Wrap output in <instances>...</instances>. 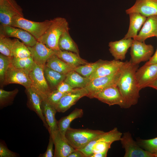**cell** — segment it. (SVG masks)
<instances>
[{"instance_id": "1", "label": "cell", "mask_w": 157, "mask_h": 157, "mask_svg": "<svg viewBox=\"0 0 157 157\" xmlns=\"http://www.w3.org/2000/svg\"><path fill=\"white\" fill-rule=\"evenodd\" d=\"M138 65L126 61L123 67L117 86L124 99V108H128L137 104L140 90L138 86L135 76Z\"/></svg>"}, {"instance_id": "2", "label": "cell", "mask_w": 157, "mask_h": 157, "mask_svg": "<svg viewBox=\"0 0 157 157\" xmlns=\"http://www.w3.org/2000/svg\"><path fill=\"white\" fill-rule=\"evenodd\" d=\"M122 135V133L118 130L117 128H114L108 132H104L79 150L83 152L86 157H89L94 153L108 150L112 143L120 140Z\"/></svg>"}, {"instance_id": "3", "label": "cell", "mask_w": 157, "mask_h": 157, "mask_svg": "<svg viewBox=\"0 0 157 157\" xmlns=\"http://www.w3.org/2000/svg\"><path fill=\"white\" fill-rule=\"evenodd\" d=\"M69 29L68 23L65 18H55L52 19L49 27L37 41L54 51L58 50V42L60 36L64 31Z\"/></svg>"}, {"instance_id": "4", "label": "cell", "mask_w": 157, "mask_h": 157, "mask_svg": "<svg viewBox=\"0 0 157 157\" xmlns=\"http://www.w3.org/2000/svg\"><path fill=\"white\" fill-rule=\"evenodd\" d=\"M104 132L88 128L76 129L69 127L65 136L69 143L75 150H80Z\"/></svg>"}, {"instance_id": "5", "label": "cell", "mask_w": 157, "mask_h": 157, "mask_svg": "<svg viewBox=\"0 0 157 157\" xmlns=\"http://www.w3.org/2000/svg\"><path fill=\"white\" fill-rule=\"evenodd\" d=\"M51 23L52 19L37 22L27 19L23 17L17 16L13 19L11 26L26 31L38 40L45 33Z\"/></svg>"}, {"instance_id": "6", "label": "cell", "mask_w": 157, "mask_h": 157, "mask_svg": "<svg viewBox=\"0 0 157 157\" xmlns=\"http://www.w3.org/2000/svg\"><path fill=\"white\" fill-rule=\"evenodd\" d=\"M29 75L33 87L45 101L52 91L50 88L44 75L43 68L35 62Z\"/></svg>"}, {"instance_id": "7", "label": "cell", "mask_w": 157, "mask_h": 157, "mask_svg": "<svg viewBox=\"0 0 157 157\" xmlns=\"http://www.w3.org/2000/svg\"><path fill=\"white\" fill-rule=\"evenodd\" d=\"M24 17L23 9L15 0H0V24L11 26L14 17Z\"/></svg>"}, {"instance_id": "8", "label": "cell", "mask_w": 157, "mask_h": 157, "mask_svg": "<svg viewBox=\"0 0 157 157\" xmlns=\"http://www.w3.org/2000/svg\"><path fill=\"white\" fill-rule=\"evenodd\" d=\"M122 68L116 73L90 80L85 88L88 92L87 97L91 98L92 95L95 92L110 86H117Z\"/></svg>"}, {"instance_id": "9", "label": "cell", "mask_w": 157, "mask_h": 157, "mask_svg": "<svg viewBox=\"0 0 157 157\" xmlns=\"http://www.w3.org/2000/svg\"><path fill=\"white\" fill-rule=\"evenodd\" d=\"M95 98L109 106L117 105L124 108V99L117 85L106 88L95 93L91 98Z\"/></svg>"}, {"instance_id": "10", "label": "cell", "mask_w": 157, "mask_h": 157, "mask_svg": "<svg viewBox=\"0 0 157 157\" xmlns=\"http://www.w3.org/2000/svg\"><path fill=\"white\" fill-rule=\"evenodd\" d=\"M130 48V60L132 63L137 65L141 62L149 60L152 57L154 50L152 45L146 44L144 42L133 39Z\"/></svg>"}, {"instance_id": "11", "label": "cell", "mask_w": 157, "mask_h": 157, "mask_svg": "<svg viewBox=\"0 0 157 157\" xmlns=\"http://www.w3.org/2000/svg\"><path fill=\"white\" fill-rule=\"evenodd\" d=\"M120 141L125 150L124 157H155L154 154L142 148L133 140L129 132L123 133Z\"/></svg>"}, {"instance_id": "12", "label": "cell", "mask_w": 157, "mask_h": 157, "mask_svg": "<svg viewBox=\"0 0 157 157\" xmlns=\"http://www.w3.org/2000/svg\"><path fill=\"white\" fill-rule=\"evenodd\" d=\"M88 92L85 88H76L65 93L56 106L57 112L64 113L68 110L81 98L87 96Z\"/></svg>"}, {"instance_id": "13", "label": "cell", "mask_w": 157, "mask_h": 157, "mask_svg": "<svg viewBox=\"0 0 157 157\" xmlns=\"http://www.w3.org/2000/svg\"><path fill=\"white\" fill-rule=\"evenodd\" d=\"M0 35L19 39L27 46H34L37 40L26 31L11 26L0 24Z\"/></svg>"}, {"instance_id": "14", "label": "cell", "mask_w": 157, "mask_h": 157, "mask_svg": "<svg viewBox=\"0 0 157 157\" xmlns=\"http://www.w3.org/2000/svg\"><path fill=\"white\" fill-rule=\"evenodd\" d=\"M135 76L138 86L140 90L147 87L157 78V63L145 64L137 69Z\"/></svg>"}, {"instance_id": "15", "label": "cell", "mask_w": 157, "mask_h": 157, "mask_svg": "<svg viewBox=\"0 0 157 157\" xmlns=\"http://www.w3.org/2000/svg\"><path fill=\"white\" fill-rule=\"evenodd\" d=\"M29 72L17 69L14 67L12 64L6 72L4 85L12 83L21 85L26 89L31 86Z\"/></svg>"}, {"instance_id": "16", "label": "cell", "mask_w": 157, "mask_h": 157, "mask_svg": "<svg viewBox=\"0 0 157 157\" xmlns=\"http://www.w3.org/2000/svg\"><path fill=\"white\" fill-rule=\"evenodd\" d=\"M25 92L27 97V107L30 110L35 113L42 121L46 129L48 130V126L42 109V104L43 101L42 98L32 86L26 89Z\"/></svg>"}, {"instance_id": "17", "label": "cell", "mask_w": 157, "mask_h": 157, "mask_svg": "<svg viewBox=\"0 0 157 157\" xmlns=\"http://www.w3.org/2000/svg\"><path fill=\"white\" fill-rule=\"evenodd\" d=\"M125 63L126 61L115 59L111 61L104 60L88 78L91 80L96 78L116 73L121 70Z\"/></svg>"}, {"instance_id": "18", "label": "cell", "mask_w": 157, "mask_h": 157, "mask_svg": "<svg viewBox=\"0 0 157 157\" xmlns=\"http://www.w3.org/2000/svg\"><path fill=\"white\" fill-rule=\"evenodd\" d=\"M34 62L43 68L49 58L55 54V51L37 41L32 47L27 46Z\"/></svg>"}, {"instance_id": "19", "label": "cell", "mask_w": 157, "mask_h": 157, "mask_svg": "<svg viewBox=\"0 0 157 157\" xmlns=\"http://www.w3.org/2000/svg\"><path fill=\"white\" fill-rule=\"evenodd\" d=\"M125 12L127 14L138 13L147 17L157 15V0H136L134 4Z\"/></svg>"}, {"instance_id": "20", "label": "cell", "mask_w": 157, "mask_h": 157, "mask_svg": "<svg viewBox=\"0 0 157 157\" xmlns=\"http://www.w3.org/2000/svg\"><path fill=\"white\" fill-rule=\"evenodd\" d=\"M133 39L132 38L122 39L109 43V50L114 59L122 60L125 59L128 49L131 47Z\"/></svg>"}, {"instance_id": "21", "label": "cell", "mask_w": 157, "mask_h": 157, "mask_svg": "<svg viewBox=\"0 0 157 157\" xmlns=\"http://www.w3.org/2000/svg\"><path fill=\"white\" fill-rule=\"evenodd\" d=\"M51 136L54 142L55 150L54 157H68L75 150L67 142L58 131Z\"/></svg>"}, {"instance_id": "22", "label": "cell", "mask_w": 157, "mask_h": 157, "mask_svg": "<svg viewBox=\"0 0 157 157\" xmlns=\"http://www.w3.org/2000/svg\"><path fill=\"white\" fill-rule=\"evenodd\" d=\"M153 37H157V15L147 17L139 33L133 39L144 42L147 38Z\"/></svg>"}, {"instance_id": "23", "label": "cell", "mask_w": 157, "mask_h": 157, "mask_svg": "<svg viewBox=\"0 0 157 157\" xmlns=\"http://www.w3.org/2000/svg\"><path fill=\"white\" fill-rule=\"evenodd\" d=\"M43 114L48 126L49 135H52L59 131L55 115L57 112L56 108L45 101L42 104Z\"/></svg>"}, {"instance_id": "24", "label": "cell", "mask_w": 157, "mask_h": 157, "mask_svg": "<svg viewBox=\"0 0 157 157\" xmlns=\"http://www.w3.org/2000/svg\"><path fill=\"white\" fill-rule=\"evenodd\" d=\"M129 15V27L127 33L123 38L134 39L137 35L138 31L143 25L147 17L138 13H132Z\"/></svg>"}, {"instance_id": "25", "label": "cell", "mask_w": 157, "mask_h": 157, "mask_svg": "<svg viewBox=\"0 0 157 157\" xmlns=\"http://www.w3.org/2000/svg\"><path fill=\"white\" fill-rule=\"evenodd\" d=\"M55 54L63 61L74 68L89 63L81 58L79 54L67 51H54Z\"/></svg>"}, {"instance_id": "26", "label": "cell", "mask_w": 157, "mask_h": 157, "mask_svg": "<svg viewBox=\"0 0 157 157\" xmlns=\"http://www.w3.org/2000/svg\"><path fill=\"white\" fill-rule=\"evenodd\" d=\"M83 114V109L76 108L68 115L63 117L57 121L59 131L63 137L65 138V132L70 127L71 122L75 119L82 117Z\"/></svg>"}, {"instance_id": "27", "label": "cell", "mask_w": 157, "mask_h": 157, "mask_svg": "<svg viewBox=\"0 0 157 157\" xmlns=\"http://www.w3.org/2000/svg\"><path fill=\"white\" fill-rule=\"evenodd\" d=\"M45 78L51 90H56L58 85L65 79L66 75L62 74L45 65L43 68Z\"/></svg>"}, {"instance_id": "28", "label": "cell", "mask_w": 157, "mask_h": 157, "mask_svg": "<svg viewBox=\"0 0 157 157\" xmlns=\"http://www.w3.org/2000/svg\"><path fill=\"white\" fill-rule=\"evenodd\" d=\"M45 65L56 71L66 75L74 69L60 59L55 54L49 58Z\"/></svg>"}, {"instance_id": "29", "label": "cell", "mask_w": 157, "mask_h": 157, "mask_svg": "<svg viewBox=\"0 0 157 157\" xmlns=\"http://www.w3.org/2000/svg\"><path fill=\"white\" fill-rule=\"evenodd\" d=\"M69 30L65 31L60 36L58 42L59 48L62 51H70L79 54L77 45L71 37Z\"/></svg>"}, {"instance_id": "30", "label": "cell", "mask_w": 157, "mask_h": 157, "mask_svg": "<svg viewBox=\"0 0 157 157\" xmlns=\"http://www.w3.org/2000/svg\"><path fill=\"white\" fill-rule=\"evenodd\" d=\"M90 81L88 78L82 76L74 70L66 75L64 80L73 88H85Z\"/></svg>"}, {"instance_id": "31", "label": "cell", "mask_w": 157, "mask_h": 157, "mask_svg": "<svg viewBox=\"0 0 157 157\" xmlns=\"http://www.w3.org/2000/svg\"><path fill=\"white\" fill-rule=\"evenodd\" d=\"M31 55L27 46L17 38L14 39L12 50V56L19 58L30 57Z\"/></svg>"}, {"instance_id": "32", "label": "cell", "mask_w": 157, "mask_h": 157, "mask_svg": "<svg viewBox=\"0 0 157 157\" xmlns=\"http://www.w3.org/2000/svg\"><path fill=\"white\" fill-rule=\"evenodd\" d=\"M34 63L32 56L26 58H12V65L14 67L29 72L32 70Z\"/></svg>"}, {"instance_id": "33", "label": "cell", "mask_w": 157, "mask_h": 157, "mask_svg": "<svg viewBox=\"0 0 157 157\" xmlns=\"http://www.w3.org/2000/svg\"><path fill=\"white\" fill-rule=\"evenodd\" d=\"M18 92L19 90L17 88L11 91H7L2 88H0V109L11 105Z\"/></svg>"}, {"instance_id": "34", "label": "cell", "mask_w": 157, "mask_h": 157, "mask_svg": "<svg viewBox=\"0 0 157 157\" xmlns=\"http://www.w3.org/2000/svg\"><path fill=\"white\" fill-rule=\"evenodd\" d=\"M103 60L100 59L93 63H88L77 67L74 70L82 76L89 78L92 73L102 63Z\"/></svg>"}, {"instance_id": "35", "label": "cell", "mask_w": 157, "mask_h": 157, "mask_svg": "<svg viewBox=\"0 0 157 157\" xmlns=\"http://www.w3.org/2000/svg\"><path fill=\"white\" fill-rule=\"evenodd\" d=\"M12 58L0 54V83L1 87L4 85L6 72L12 64Z\"/></svg>"}, {"instance_id": "36", "label": "cell", "mask_w": 157, "mask_h": 157, "mask_svg": "<svg viewBox=\"0 0 157 157\" xmlns=\"http://www.w3.org/2000/svg\"><path fill=\"white\" fill-rule=\"evenodd\" d=\"M14 43V39L9 37L0 35V53L8 57L12 56V50Z\"/></svg>"}, {"instance_id": "37", "label": "cell", "mask_w": 157, "mask_h": 157, "mask_svg": "<svg viewBox=\"0 0 157 157\" xmlns=\"http://www.w3.org/2000/svg\"><path fill=\"white\" fill-rule=\"evenodd\" d=\"M136 141L145 151L154 154L157 152V137L149 139L137 138Z\"/></svg>"}, {"instance_id": "38", "label": "cell", "mask_w": 157, "mask_h": 157, "mask_svg": "<svg viewBox=\"0 0 157 157\" xmlns=\"http://www.w3.org/2000/svg\"><path fill=\"white\" fill-rule=\"evenodd\" d=\"M65 93H62L57 90H53L49 94L44 101L55 108L60 99Z\"/></svg>"}, {"instance_id": "39", "label": "cell", "mask_w": 157, "mask_h": 157, "mask_svg": "<svg viewBox=\"0 0 157 157\" xmlns=\"http://www.w3.org/2000/svg\"><path fill=\"white\" fill-rule=\"evenodd\" d=\"M19 155L10 150L4 142H0V157H17Z\"/></svg>"}, {"instance_id": "40", "label": "cell", "mask_w": 157, "mask_h": 157, "mask_svg": "<svg viewBox=\"0 0 157 157\" xmlns=\"http://www.w3.org/2000/svg\"><path fill=\"white\" fill-rule=\"evenodd\" d=\"M54 142L51 135H50L48 144L45 152L43 154H40L39 157H53L54 156L53 145Z\"/></svg>"}, {"instance_id": "41", "label": "cell", "mask_w": 157, "mask_h": 157, "mask_svg": "<svg viewBox=\"0 0 157 157\" xmlns=\"http://www.w3.org/2000/svg\"><path fill=\"white\" fill-rule=\"evenodd\" d=\"M74 89L64 81L60 82L56 88V90L64 93L70 92Z\"/></svg>"}, {"instance_id": "42", "label": "cell", "mask_w": 157, "mask_h": 157, "mask_svg": "<svg viewBox=\"0 0 157 157\" xmlns=\"http://www.w3.org/2000/svg\"><path fill=\"white\" fill-rule=\"evenodd\" d=\"M68 157H86V156L81 151L78 150H75V151L70 154Z\"/></svg>"}, {"instance_id": "43", "label": "cell", "mask_w": 157, "mask_h": 157, "mask_svg": "<svg viewBox=\"0 0 157 157\" xmlns=\"http://www.w3.org/2000/svg\"><path fill=\"white\" fill-rule=\"evenodd\" d=\"M157 63V49L154 54L152 56L150 59L145 64H151Z\"/></svg>"}, {"instance_id": "44", "label": "cell", "mask_w": 157, "mask_h": 157, "mask_svg": "<svg viewBox=\"0 0 157 157\" xmlns=\"http://www.w3.org/2000/svg\"><path fill=\"white\" fill-rule=\"evenodd\" d=\"M108 151L106 150L103 152L94 153L92 154L89 157H106Z\"/></svg>"}, {"instance_id": "45", "label": "cell", "mask_w": 157, "mask_h": 157, "mask_svg": "<svg viewBox=\"0 0 157 157\" xmlns=\"http://www.w3.org/2000/svg\"><path fill=\"white\" fill-rule=\"evenodd\" d=\"M147 87H149L157 90V78L149 84Z\"/></svg>"}]
</instances>
